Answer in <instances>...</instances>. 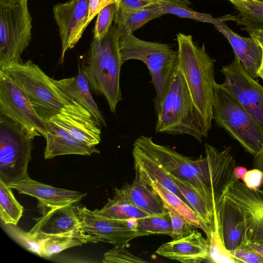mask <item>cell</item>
Returning <instances> with one entry per match:
<instances>
[{
    "label": "cell",
    "mask_w": 263,
    "mask_h": 263,
    "mask_svg": "<svg viewBox=\"0 0 263 263\" xmlns=\"http://www.w3.org/2000/svg\"><path fill=\"white\" fill-rule=\"evenodd\" d=\"M0 70L26 93L37 115L45 122L62 115L85 125L99 127L87 109L67 96L31 61H12Z\"/></svg>",
    "instance_id": "obj_1"
},
{
    "label": "cell",
    "mask_w": 263,
    "mask_h": 263,
    "mask_svg": "<svg viewBox=\"0 0 263 263\" xmlns=\"http://www.w3.org/2000/svg\"><path fill=\"white\" fill-rule=\"evenodd\" d=\"M177 65L183 76L194 103L201 116L206 132L213 120L214 65L216 61L199 46L192 35L177 34Z\"/></svg>",
    "instance_id": "obj_2"
},
{
    "label": "cell",
    "mask_w": 263,
    "mask_h": 263,
    "mask_svg": "<svg viewBox=\"0 0 263 263\" xmlns=\"http://www.w3.org/2000/svg\"><path fill=\"white\" fill-rule=\"evenodd\" d=\"M118 30L112 25L102 39L93 37L86 62L81 71L91 90L103 96L110 111L115 113L119 102L122 100L120 85L122 65L119 49Z\"/></svg>",
    "instance_id": "obj_3"
},
{
    "label": "cell",
    "mask_w": 263,
    "mask_h": 263,
    "mask_svg": "<svg viewBox=\"0 0 263 263\" xmlns=\"http://www.w3.org/2000/svg\"><path fill=\"white\" fill-rule=\"evenodd\" d=\"M157 120L155 132L186 135L199 142L208 133L197 110L184 78L176 66L170 79Z\"/></svg>",
    "instance_id": "obj_4"
},
{
    "label": "cell",
    "mask_w": 263,
    "mask_h": 263,
    "mask_svg": "<svg viewBox=\"0 0 263 263\" xmlns=\"http://www.w3.org/2000/svg\"><path fill=\"white\" fill-rule=\"evenodd\" d=\"M117 27L122 64L130 60H139L143 62L149 70L156 92L154 105L157 116L170 79L177 65V50L170 44L141 40L127 28Z\"/></svg>",
    "instance_id": "obj_5"
},
{
    "label": "cell",
    "mask_w": 263,
    "mask_h": 263,
    "mask_svg": "<svg viewBox=\"0 0 263 263\" xmlns=\"http://www.w3.org/2000/svg\"><path fill=\"white\" fill-rule=\"evenodd\" d=\"M136 147L162 166L170 175L190 185L214 212L208 160L201 156L193 159L167 145L154 142L152 137L141 135L135 141Z\"/></svg>",
    "instance_id": "obj_6"
},
{
    "label": "cell",
    "mask_w": 263,
    "mask_h": 263,
    "mask_svg": "<svg viewBox=\"0 0 263 263\" xmlns=\"http://www.w3.org/2000/svg\"><path fill=\"white\" fill-rule=\"evenodd\" d=\"M213 117L216 124L253 156L263 146V126L221 84L214 85Z\"/></svg>",
    "instance_id": "obj_7"
},
{
    "label": "cell",
    "mask_w": 263,
    "mask_h": 263,
    "mask_svg": "<svg viewBox=\"0 0 263 263\" xmlns=\"http://www.w3.org/2000/svg\"><path fill=\"white\" fill-rule=\"evenodd\" d=\"M40 136L0 114V179L6 184L29 177L33 140Z\"/></svg>",
    "instance_id": "obj_8"
},
{
    "label": "cell",
    "mask_w": 263,
    "mask_h": 263,
    "mask_svg": "<svg viewBox=\"0 0 263 263\" xmlns=\"http://www.w3.org/2000/svg\"><path fill=\"white\" fill-rule=\"evenodd\" d=\"M28 0H0V67L21 55L31 39Z\"/></svg>",
    "instance_id": "obj_9"
},
{
    "label": "cell",
    "mask_w": 263,
    "mask_h": 263,
    "mask_svg": "<svg viewBox=\"0 0 263 263\" xmlns=\"http://www.w3.org/2000/svg\"><path fill=\"white\" fill-rule=\"evenodd\" d=\"M76 207L81 230L92 237L94 243L103 242L125 246L135 238L149 235L136 228L135 220H118L97 214L86 206Z\"/></svg>",
    "instance_id": "obj_10"
},
{
    "label": "cell",
    "mask_w": 263,
    "mask_h": 263,
    "mask_svg": "<svg viewBox=\"0 0 263 263\" xmlns=\"http://www.w3.org/2000/svg\"><path fill=\"white\" fill-rule=\"evenodd\" d=\"M0 114L45 137L46 122L37 115L26 93L0 70Z\"/></svg>",
    "instance_id": "obj_11"
},
{
    "label": "cell",
    "mask_w": 263,
    "mask_h": 263,
    "mask_svg": "<svg viewBox=\"0 0 263 263\" xmlns=\"http://www.w3.org/2000/svg\"><path fill=\"white\" fill-rule=\"evenodd\" d=\"M221 85L263 126V85L253 79L235 59L222 67Z\"/></svg>",
    "instance_id": "obj_12"
},
{
    "label": "cell",
    "mask_w": 263,
    "mask_h": 263,
    "mask_svg": "<svg viewBox=\"0 0 263 263\" xmlns=\"http://www.w3.org/2000/svg\"><path fill=\"white\" fill-rule=\"evenodd\" d=\"M224 196L240 209L248 243L263 242V190L250 189L237 180Z\"/></svg>",
    "instance_id": "obj_13"
},
{
    "label": "cell",
    "mask_w": 263,
    "mask_h": 263,
    "mask_svg": "<svg viewBox=\"0 0 263 263\" xmlns=\"http://www.w3.org/2000/svg\"><path fill=\"white\" fill-rule=\"evenodd\" d=\"M89 0H71L53 7V17L58 25L62 44L60 63L66 52L79 41L87 27Z\"/></svg>",
    "instance_id": "obj_14"
},
{
    "label": "cell",
    "mask_w": 263,
    "mask_h": 263,
    "mask_svg": "<svg viewBox=\"0 0 263 263\" xmlns=\"http://www.w3.org/2000/svg\"><path fill=\"white\" fill-rule=\"evenodd\" d=\"M8 185L21 194L36 198L40 209L73 204L87 195L86 193L53 187L32 180L29 177Z\"/></svg>",
    "instance_id": "obj_15"
},
{
    "label": "cell",
    "mask_w": 263,
    "mask_h": 263,
    "mask_svg": "<svg viewBox=\"0 0 263 263\" xmlns=\"http://www.w3.org/2000/svg\"><path fill=\"white\" fill-rule=\"evenodd\" d=\"M218 230L224 247L233 251L248 245L242 214L239 207L225 196L216 211Z\"/></svg>",
    "instance_id": "obj_16"
},
{
    "label": "cell",
    "mask_w": 263,
    "mask_h": 263,
    "mask_svg": "<svg viewBox=\"0 0 263 263\" xmlns=\"http://www.w3.org/2000/svg\"><path fill=\"white\" fill-rule=\"evenodd\" d=\"M209 249L208 239L195 229L183 238L163 243L156 253L184 263H199L208 259Z\"/></svg>",
    "instance_id": "obj_17"
},
{
    "label": "cell",
    "mask_w": 263,
    "mask_h": 263,
    "mask_svg": "<svg viewBox=\"0 0 263 263\" xmlns=\"http://www.w3.org/2000/svg\"><path fill=\"white\" fill-rule=\"evenodd\" d=\"M41 212L42 215L35 219V224L29 231L30 233L44 235L82 231L73 204L44 208Z\"/></svg>",
    "instance_id": "obj_18"
},
{
    "label": "cell",
    "mask_w": 263,
    "mask_h": 263,
    "mask_svg": "<svg viewBox=\"0 0 263 263\" xmlns=\"http://www.w3.org/2000/svg\"><path fill=\"white\" fill-rule=\"evenodd\" d=\"M214 26L229 41L233 48L235 59L241 63L253 79L257 81L259 78L257 72L262 60L261 48L252 37H242L234 32L225 22L216 23Z\"/></svg>",
    "instance_id": "obj_19"
},
{
    "label": "cell",
    "mask_w": 263,
    "mask_h": 263,
    "mask_svg": "<svg viewBox=\"0 0 263 263\" xmlns=\"http://www.w3.org/2000/svg\"><path fill=\"white\" fill-rule=\"evenodd\" d=\"M133 182L121 189H115V194L122 197L135 207L150 215H159L167 211L157 192L135 170Z\"/></svg>",
    "instance_id": "obj_20"
},
{
    "label": "cell",
    "mask_w": 263,
    "mask_h": 263,
    "mask_svg": "<svg viewBox=\"0 0 263 263\" xmlns=\"http://www.w3.org/2000/svg\"><path fill=\"white\" fill-rule=\"evenodd\" d=\"M46 123L48 131L44 137L46 140L45 159L65 155L90 156L100 153L96 146H89L79 140L54 123Z\"/></svg>",
    "instance_id": "obj_21"
},
{
    "label": "cell",
    "mask_w": 263,
    "mask_h": 263,
    "mask_svg": "<svg viewBox=\"0 0 263 263\" xmlns=\"http://www.w3.org/2000/svg\"><path fill=\"white\" fill-rule=\"evenodd\" d=\"M51 80L67 96L87 109L99 127L106 126L104 117L92 97L89 83L80 66L75 77L58 80L51 78Z\"/></svg>",
    "instance_id": "obj_22"
},
{
    "label": "cell",
    "mask_w": 263,
    "mask_h": 263,
    "mask_svg": "<svg viewBox=\"0 0 263 263\" xmlns=\"http://www.w3.org/2000/svg\"><path fill=\"white\" fill-rule=\"evenodd\" d=\"M132 155L135 169L139 171L146 181L160 183L189 205L173 179L162 166L136 147L133 146Z\"/></svg>",
    "instance_id": "obj_23"
},
{
    "label": "cell",
    "mask_w": 263,
    "mask_h": 263,
    "mask_svg": "<svg viewBox=\"0 0 263 263\" xmlns=\"http://www.w3.org/2000/svg\"><path fill=\"white\" fill-rule=\"evenodd\" d=\"M41 235L44 258H46L70 248L87 242L94 243L92 237L82 231Z\"/></svg>",
    "instance_id": "obj_24"
},
{
    "label": "cell",
    "mask_w": 263,
    "mask_h": 263,
    "mask_svg": "<svg viewBox=\"0 0 263 263\" xmlns=\"http://www.w3.org/2000/svg\"><path fill=\"white\" fill-rule=\"evenodd\" d=\"M163 15L161 7L157 3L142 10L132 12H124L118 9L114 21L117 26L126 28L134 33L148 22Z\"/></svg>",
    "instance_id": "obj_25"
},
{
    "label": "cell",
    "mask_w": 263,
    "mask_h": 263,
    "mask_svg": "<svg viewBox=\"0 0 263 263\" xmlns=\"http://www.w3.org/2000/svg\"><path fill=\"white\" fill-rule=\"evenodd\" d=\"M94 211L101 216L118 220H136L151 215L115 194L102 209Z\"/></svg>",
    "instance_id": "obj_26"
},
{
    "label": "cell",
    "mask_w": 263,
    "mask_h": 263,
    "mask_svg": "<svg viewBox=\"0 0 263 263\" xmlns=\"http://www.w3.org/2000/svg\"><path fill=\"white\" fill-rule=\"evenodd\" d=\"M49 122L54 123L74 138L89 146H96L101 141L100 127L85 125L62 115L55 116Z\"/></svg>",
    "instance_id": "obj_27"
},
{
    "label": "cell",
    "mask_w": 263,
    "mask_h": 263,
    "mask_svg": "<svg viewBox=\"0 0 263 263\" xmlns=\"http://www.w3.org/2000/svg\"><path fill=\"white\" fill-rule=\"evenodd\" d=\"M169 175L190 206L210 232L213 222L214 212L204 200L190 185L175 176L170 174Z\"/></svg>",
    "instance_id": "obj_28"
},
{
    "label": "cell",
    "mask_w": 263,
    "mask_h": 263,
    "mask_svg": "<svg viewBox=\"0 0 263 263\" xmlns=\"http://www.w3.org/2000/svg\"><path fill=\"white\" fill-rule=\"evenodd\" d=\"M238 12L236 21L247 31L263 27V3L255 0L231 3Z\"/></svg>",
    "instance_id": "obj_29"
},
{
    "label": "cell",
    "mask_w": 263,
    "mask_h": 263,
    "mask_svg": "<svg viewBox=\"0 0 263 263\" xmlns=\"http://www.w3.org/2000/svg\"><path fill=\"white\" fill-rule=\"evenodd\" d=\"M148 183L162 199L183 215L196 227L203 231L207 236L209 235V231L189 205L160 183L154 181Z\"/></svg>",
    "instance_id": "obj_30"
},
{
    "label": "cell",
    "mask_w": 263,
    "mask_h": 263,
    "mask_svg": "<svg viewBox=\"0 0 263 263\" xmlns=\"http://www.w3.org/2000/svg\"><path fill=\"white\" fill-rule=\"evenodd\" d=\"M12 189L0 179V217L3 223L17 225L24 208L15 199Z\"/></svg>",
    "instance_id": "obj_31"
},
{
    "label": "cell",
    "mask_w": 263,
    "mask_h": 263,
    "mask_svg": "<svg viewBox=\"0 0 263 263\" xmlns=\"http://www.w3.org/2000/svg\"><path fill=\"white\" fill-rule=\"evenodd\" d=\"M158 3L162 9L163 15L165 14H172L180 17L190 18L198 22L209 23L214 25L221 22L236 21L237 18V16L231 14L215 18L211 14L197 12L187 6L163 2H159Z\"/></svg>",
    "instance_id": "obj_32"
},
{
    "label": "cell",
    "mask_w": 263,
    "mask_h": 263,
    "mask_svg": "<svg viewBox=\"0 0 263 263\" xmlns=\"http://www.w3.org/2000/svg\"><path fill=\"white\" fill-rule=\"evenodd\" d=\"M209 243L208 259L215 263H240V260L232 256L224 247L220 236L216 212L214 213L213 222L207 236Z\"/></svg>",
    "instance_id": "obj_33"
},
{
    "label": "cell",
    "mask_w": 263,
    "mask_h": 263,
    "mask_svg": "<svg viewBox=\"0 0 263 263\" xmlns=\"http://www.w3.org/2000/svg\"><path fill=\"white\" fill-rule=\"evenodd\" d=\"M2 223L6 233L16 243L27 251L44 257L41 235L26 232L15 224Z\"/></svg>",
    "instance_id": "obj_34"
},
{
    "label": "cell",
    "mask_w": 263,
    "mask_h": 263,
    "mask_svg": "<svg viewBox=\"0 0 263 263\" xmlns=\"http://www.w3.org/2000/svg\"><path fill=\"white\" fill-rule=\"evenodd\" d=\"M136 228L149 234H162L171 236L173 228L168 211L159 214L152 215L135 220Z\"/></svg>",
    "instance_id": "obj_35"
},
{
    "label": "cell",
    "mask_w": 263,
    "mask_h": 263,
    "mask_svg": "<svg viewBox=\"0 0 263 263\" xmlns=\"http://www.w3.org/2000/svg\"><path fill=\"white\" fill-rule=\"evenodd\" d=\"M162 200L171 217L173 228L171 237L173 240L179 239L190 235L197 228L164 200Z\"/></svg>",
    "instance_id": "obj_36"
},
{
    "label": "cell",
    "mask_w": 263,
    "mask_h": 263,
    "mask_svg": "<svg viewBox=\"0 0 263 263\" xmlns=\"http://www.w3.org/2000/svg\"><path fill=\"white\" fill-rule=\"evenodd\" d=\"M117 10V5L116 4H111L100 11L94 28V37L102 39L105 36L112 25Z\"/></svg>",
    "instance_id": "obj_37"
},
{
    "label": "cell",
    "mask_w": 263,
    "mask_h": 263,
    "mask_svg": "<svg viewBox=\"0 0 263 263\" xmlns=\"http://www.w3.org/2000/svg\"><path fill=\"white\" fill-rule=\"evenodd\" d=\"M104 263H145L142 258L133 255L125 249V246H115L104 254Z\"/></svg>",
    "instance_id": "obj_38"
},
{
    "label": "cell",
    "mask_w": 263,
    "mask_h": 263,
    "mask_svg": "<svg viewBox=\"0 0 263 263\" xmlns=\"http://www.w3.org/2000/svg\"><path fill=\"white\" fill-rule=\"evenodd\" d=\"M229 251L233 256L241 262L263 263V257L248 245Z\"/></svg>",
    "instance_id": "obj_39"
},
{
    "label": "cell",
    "mask_w": 263,
    "mask_h": 263,
    "mask_svg": "<svg viewBox=\"0 0 263 263\" xmlns=\"http://www.w3.org/2000/svg\"><path fill=\"white\" fill-rule=\"evenodd\" d=\"M154 3L147 0H120L118 9L124 12H132L142 10Z\"/></svg>",
    "instance_id": "obj_40"
},
{
    "label": "cell",
    "mask_w": 263,
    "mask_h": 263,
    "mask_svg": "<svg viewBox=\"0 0 263 263\" xmlns=\"http://www.w3.org/2000/svg\"><path fill=\"white\" fill-rule=\"evenodd\" d=\"M243 183L250 189H258L263 183V173L257 168L248 171L242 179Z\"/></svg>",
    "instance_id": "obj_41"
},
{
    "label": "cell",
    "mask_w": 263,
    "mask_h": 263,
    "mask_svg": "<svg viewBox=\"0 0 263 263\" xmlns=\"http://www.w3.org/2000/svg\"><path fill=\"white\" fill-rule=\"evenodd\" d=\"M120 0H89V14L87 22L88 26L93 18L106 6L116 4L117 6Z\"/></svg>",
    "instance_id": "obj_42"
},
{
    "label": "cell",
    "mask_w": 263,
    "mask_h": 263,
    "mask_svg": "<svg viewBox=\"0 0 263 263\" xmlns=\"http://www.w3.org/2000/svg\"><path fill=\"white\" fill-rule=\"evenodd\" d=\"M255 41L263 49V29H256L247 31Z\"/></svg>",
    "instance_id": "obj_43"
},
{
    "label": "cell",
    "mask_w": 263,
    "mask_h": 263,
    "mask_svg": "<svg viewBox=\"0 0 263 263\" xmlns=\"http://www.w3.org/2000/svg\"><path fill=\"white\" fill-rule=\"evenodd\" d=\"M253 164L254 168L260 170L263 173V146L254 155Z\"/></svg>",
    "instance_id": "obj_44"
},
{
    "label": "cell",
    "mask_w": 263,
    "mask_h": 263,
    "mask_svg": "<svg viewBox=\"0 0 263 263\" xmlns=\"http://www.w3.org/2000/svg\"><path fill=\"white\" fill-rule=\"evenodd\" d=\"M154 3L163 2L183 6H190L192 4L189 0H147Z\"/></svg>",
    "instance_id": "obj_45"
},
{
    "label": "cell",
    "mask_w": 263,
    "mask_h": 263,
    "mask_svg": "<svg viewBox=\"0 0 263 263\" xmlns=\"http://www.w3.org/2000/svg\"><path fill=\"white\" fill-rule=\"evenodd\" d=\"M247 171V169L245 167L237 166L234 169L233 176L237 180H242Z\"/></svg>",
    "instance_id": "obj_46"
},
{
    "label": "cell",
    "mask_w": 263,
    "mask_h": 263,
    "mask_svg": "<svg viewBox=\"0 0 263 263\" xmlns=\"http://www.w3.org/2000/svg\"><path fill=\"white\" fill-rule=\"evenodd\" d=\"M248 245L263 257V242L249 243Z\"/></svg>",
    "instance_id": "obj_47"
},
{
    "label": "cell",
    "mask_w": 263,
    "mask_h": 263,
    "mask_svg": "<svg viewBox=\"0 0 263 263\" xmlns=\"http://www.w3.org/2000/svg\"><path fill=\"white\" fill-rule=\"evenodd\" d=\"M262 50V60L260 66L259 68V69L257 72V75L258 77H260L263 80V49Z\"/></svg>",
    "instance_id": "obj_48"
},
{
    "label": "cell",
    "mask_w": 263,
    "mask_h": 263,
    "mask_svg": "<svg viewBox=\"0 0 263 263\" xmlns=\"http://www.w3.org/2000/svg\"><path fill=\"white\" fill-rule=\"evenodd\" d=\"M231 3L235 2V1H245V0H229Z\"/></svg>",
    "instance_id": "obj_49"
},
{
    "label": "cell",
    "mask_w": 263,
    "mask_h": 263,
    "mask_svg": "<svg viewBox=\"0 0 263 263\" xmlns=\"http://www.w3.org/2000/svg\"><path fill=\"white\" fill-rule=\"evenodd\" d=\"M255 1L263 3V0H255Z\"/></svg>",
    "instance_id": "obj_50"
}]
</instances>
